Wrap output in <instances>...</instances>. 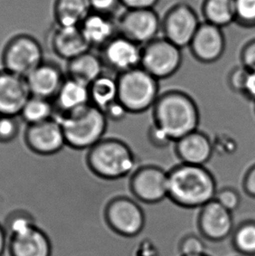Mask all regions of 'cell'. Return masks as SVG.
Returning <instances> with one entry per match:
<instances>
[{"label": "cell", "instance_id": "10", "mask_svg": "<svg viewBox=\"0 0 255 256\" xmlns=\"http://www.w3.org/2000/svg\"><path fill=\"white\" fill-rule=\"evenodd\" d=\"M196 10L186 3H178L162 18L164 38L182 49L189 46L201 24Z\"/></svg>", "mask_w": 255, "mask_h": 256}, {"label": "cell", "instance_id": "4", "mask_svg": "<svg viewBox=\"0 0 255 256\" xmlns=\"http://www.w3.org/2000/svg\"><path fill=\"white\" fill-rule=\"evenodd\" d=\"M58 120L62 126L66 146L76 150L91 149L102 140L108 121L104 111L93 104Z\"/></svg>", "mask_w": 255, "mask_h": 256}, {"label": "cell", "instance_id": "6", "mask_svg": "<svg viewBox=\"0 0 255 256\" xmlns=\"http://www.w3.org/2000/svg\"><path fill=\"white\" fill-rule=\"evenodd\" d=\"M6 239L14 256H50L51 246L44 232L23 212H15L4 226Z\"/></svg>", "mask_w": 255, "mask_h": 256}, {"label": "cell", "instance_id": "18", "mask_svg": "<svg viewBox=\"0 0 255 256\" xmlns=\"http://www.w3.org/2000/svg\"><path fill=\"white\" fill-rule=\"evenodd\" d=\"M26 80L32 96L54 100L66 76L56 63L44 60Z\"/></svg>", "mask_w": 255, "mask_h": 256}, {"label": "cell", "instance_id": "24", "mask_svg": "<svg viewBox=\"0 0 255 256\" xmlns=\"http://www.w3.org/2000/svg\"><path fill=\"white\" fill-rule=\"evenodd\" d=\"M52 10L56 24L76 28L92 12L88 0H56Z\"/></svg>", "mask_w": 255, "mask_h": 256}, {"label": "cell", "instance_id": "13", "mask_svg": "<svg viewBox=\"0 0 255 256\" xmlns=\"http://www.w3.org/2000/svg\"><path fill=\"white\" fill-rule=\"evenodd\" d=\"M141 46L124 36L118 34L100 49V58L104 66L111 72L126 73L141 66Z\"/></svg>", "mask_w": 255, "mask_h": 256}, {"label": "cell", "instance_id": "27", "mask_svg": "<svg viewBox=\"0 0 255 256\" xmlns=\"http://www.w3.org/2000/svg\"><path fill=\"white\" fill-rule=\"evenodd\" d=\"M20 116L28 125L37 124L56 118L54 102L32 96L26 102Z\"/></svg>", "mask_w": 255, "mask_h": 256}, {"label": "cell", "instance_id": "3", "mask_svg": "<svg viewBox=\"0 0 255 256\" xmlns=\"http://www.w3.org/2000/svg\"><path fill=\"white\" fill-rule=\"evenodd\" d=\"M86 163L92 172L106 180L124 178L138 169L130 146L116 138L102 139L88 150Z\"/></svg>", "mask_w": 255, "mask_h": 256}, {"label": "cell", "instance_id": "26", "mask_svg": "<svg viewBox=\"0 0 255 256\" xmlns=\"http://www.w3.org/2000/svg\"><path fill=\"white\" fill-rule=\"evenodd\" d=\"M90 94L91 104L104 110L118 100V77L104 74L90 85Z\"/></svg>", "mask_w": 255, "mask_h": 256}, {"label": "cell", "instance_id": "17", "mask_svg": "<svg viewBox=\"0 0 255 256\" xmlns=\"http://www.w3.org/2000/svg\"><path fill=\"white\" fill-rule=\"evenodd\" d=\"M31 96L26 78L6 70L0 71V116H20Z\"/></svg>", "mask_w": 255, "mask_h": 256}, {"label": "cell", "instance_id": "37", "mask_svg": "<svg viewBox=\"0 0 255 256\" xmlns=\"http://www.w3.org/2000/svg\"><path fill=\"white\" fill-rule=\"evenodd\" d=\"M102 111H104L108 120L113 122H119L124 120L126 118L128 113L124 106L119 102V100H116L114 102L111 104L110 106H108Z\"/></svg>", "mask_w": 255, "mask_h": 256}, {"label": "cell", "instance_id": "21", "mask_svg": "<svg viewBox=\"0 0 255 256\" xmlns=\"http://www.w3.org/2000/svg\"><path fill=\"white\" fill-rule=\"evenodd\" d=\"M52 102L56 108V118H65L91 104L90 86L66 76Z\"/></svg>", "mask_w": 255, "mask_h": 256}, {"label": "cell", "instance_id": "23", "mask_svg": "<svg viewBox=\"0 0 255 256\" xmlns=\"http://www.w3.org/2000/svg\"><path fill=\"white\" fill-rule=\"evenodd\" d=\"M104 68L100 56L88 51L69 60L66 74L71 79L90 86L104 74Z\"/></svg>", "mask_w": 255, "mask_h": 256}, {"label": "cell", "instance_id": "33", "mask_svg": "<svg viewBox=\"0 0 255 256\" xmlns=\"http://www.w3.org/2000/svg\"><path fill=\"white\" fill-rule=\"evenodd\" d=\"M249 70L245 66H235L228 76V85L235 93L244 94L246 84L248 77Z\"/></svg>", "mask_w": 255, "mask_h": 256}, {"label": "cell", "instance_id": "2", "mask_svg": "<svg viewBox=\"0 0 255 256\" xmlns=\"http://www.w3.org/2000/svg\"><path fill=\"white\" fill-rule=\"evenodd\" d=\"M154 124L166 132L172 142L198 130L200 114L192 98L178 90L160 94L153 107Z\"/></svg>", "mask_w": 255, "mask_h": 256}, {"label": "cell", "instance_id": "29", "mask_svg": "<svg viewBox=\"0 0 255 256\" xmlns=\"http://www.w3.org/2000/svg\"><path fill=\"white\" fill-rule=\"evenodd\" d=\"M235 23L242 28H255V0H235Z\"/></svg>", "mask_w": 255, "mask_h": 256}, {"label": "cell", "instance_id": "22", "mask_svg": "<svg viewBox=\"0 0 255 256\" xmlns=\"http://www.w3.org/2000/svg\"><path fill=\"white\" fill-rule=\"evenodd\" d=\"M80 28L90 48L100 50L119 34L118 20L116 17L94 12L83 21Z\"/></svg>", "mask_w": 255, "mask_h": 256}, {"label": "cell", "instance_id": "8", "mask_svg": "<svg viewBox=\"0 0 255 256\" xmlns=\"http://www.w3.org/2000/svg\"><path fill=\"white\" fill-rule=\"evenodd\" d=\"M182 60V49L164 37H158L142 48L140 66L158 80L175 74Z\"/></svg>", "mask_w": 255, "mask_h": 256}, {"label": "cell", "instance_id": "35", "mask_svg": "<svg viewBox=\"0 0 255 256\" xmlns=\"http://www.w3.org/2000/svg\"><path fill=\"white\" fill-rule=\"evenodd\" d=\"M148 136L150 142L156 148H166L172 142L166 132L154 124L150 128Z\"/></svg>", "mask_w": 255, "mask_h": 256}, {"label": "cell", "instance_id": "32", "mask_svg": "<svg viewBox=\"0 0 255 256\" xmlns=\"http://www.w3.org/2000/svg\"><path fill=\"white\" fill-rule=\"evenodd\" d=\"M182 256H198L206 254V244L198 236L190 234L184 238L180 244Z\"/></svg>", "mask_w": 255, "mask_h": 256}, {"label": "cell", "instance_id": "36", "mask_svg": "<svg viewBox=\"0 0 255 256\" xmlns=\"http://www.w3.org/2000/svg\"><path fill=\"white\" fill-rule=\"evenodd\" d=\"M242 65L249 71H255V38L248 42L240 52Z\"/></svg>", "mask_w": 255, "mask_h": 256}, {"label": "cell", "instance_id": "39", "mask_svg": "<svg viewBox=\"0 0 255 256\" xmlns=\"http://www.w3.org/2000/svg\"><path fill=\"white\" fill-rule=\"evenodd\" d=\"M243 188L246 194L255 198V164L246 173L243 180Z\"/></svg>", "mask_w": 255, "mask_h": 256}, {"label": "cell", "instance_id": "7", "mask_svg": "<svg viewBox=\"0 0 255 256\" xmlns=\"http://www.w3.org/2000/svg\"><path fill=\"white\" fill-rule=\"evenodd\" d=\"M44 62L40 43L31 35L18 34L7 42L2 54L4 70L26 77Z\"/></svg>", "mask_w": 255, "mask_h": 256}, {"label": "cell", "instance_id": "19", "mask_svg": "<svg viewBox=\"0 0 255 256\" xmlns=\"http://www.w3.org/2000/svg\"><path fill=\"white\" fill-rule=\"evenodd\" d=\"M49 42L52 52L68 62L91 49L80 28L76 26H62L56 24L50 32Z\"/></svg>", "mask_w": 255, "mask_h": 256}, {"label": "cell", "instance_id": "12", "mask_svg": "<svg viewBox=\"0 0 255 256\" xmlns=\"http://www.w3.org/2000/svg\"><path fill=\"white\" fill-rule=\"evenodd\" d=\"M130 190L145 204H158L168 198V172L160 167L146 166L131 175Z\"/></svg>", "mask_w": 255, "mask_h": 256}, {"label": "cell", "instance_id": "11", "mask_svg": "<svg viewBox=\"0 0 255 256\" xmlns=\"http://www.w3.org/2000/svg\"><path fill=\"white\" fill-rule=\"evenodd\" d=\"M105 214L111 228L126 239L138 236L144 228V212L130 198H112L106 206Z\"/></svg>", "mask_w": 255, "mask_h": 256}, {"label": "cell", "instance_id": "34", "mask_svg": "<svg viewBox=\"0 0 255 256\" xmlns=\"http://www.w3.org/2000/svg\"><path fill=\"white\" fill-rule=\"evenodd\" d=\"M91 10L97 14L116 17L122 6L121 0H88Z\"/></svg>", "mask_w": 255, "mask_h": 256}, {"label": "cell", "instance_id": "28", "mask_svg": "<svg viewBox=\"0 0 255 256\" xmlns=\"http://www.w3.org/2000/svg\"><path fill=\"white\" fill-rule=\"evenodd\" d=\"M232 246L246 256H255V222H242L232 232Z\"/></svg>", "mask_w": 255, "mask_h": 256}, {"label": "cell", "instance_id": "9", "mask_svg": "<svg viewBox=\"0 0 255 256\" xmlns=\"http://www.w3.org/2000/svg\"><path fill=\"white\" fill-rule=\"evenodd\" d=\"M119 34L144 46L158 38L162 18L155 9H125L118 18Z\"/></svg>", "mask_w": 255, "mask_h": 256}, {"label": "cell", "instance_id": "41", "mask_svg": "<svg viewBox=\"0 0 255 256\" xmlns=\"http://www.w3.org/2000/svg\"><path fill=\"white\" fill-rule=\"evenodd\" d=\"M6 244V232L3 228L0 226V256L3 254L4 248Z\"/></svg>", "mask_w": 255, "mask_h": 256}, {"label": "cell", "instance_id": "30", "mask_svg": "<svg viewBox=\"0 0 255 256\" xmlns=\"http://www.w3.org/2000/svg\"><path fill=\"white\" fill-rule=\"evenodd\" d=\"M20 130V121L17 116H0V142L8 144L17 138Z\"/></svg>", "mask_w": 255, "mask_h": 256}, {"label": "cell", "instance_id": "14", "mask_svg": "<svg viewBox=\"0 0 255 256\" xmlns=\"http://www.w3.org/2000/svg\"><path fill=\"white\" fill-rule=\"evenodd\" d=\"M24 140L32 152L42 156L56 154L66 146L62 126L56 118L37 124L28 125Z\"/></svg>", "mask_w": 255, "mask_h": 256}, {"label": "cell", "instance_id": "42", "mask_svg": "<svg viewBox=\"0 0 255 256\" xmlns=\"http://www.w3.org/2000/svg\"><path fill=\"white\" fill-rule=\"evenodd\" d=\"M209 256L206 254H198V256Z\"/></svg>", "mask_w": 255, "mask_h": 256}, {"label": "cell", "instance_id": "15", "mask_svg": "<svg viewBox=\"0 0 255 256\" xmlns=\"http://www.w3.org/2000/svg\"><path fill=\"white\" fill-rule=\"evenodd\" d=\"M198 224L204 238L210 242L224 240L234 230L232 212L215 200L200 208Z\"/></svg>", "mask_w": 255, "mask_h": 256}, {"label": "cell", "instance_id": "31", "mask_svg": "<svg viewBox=\"0 0 255 256\" xmlns=\"http://www.w3.org/2000/svg\"><path fill=\"white\" fill-rule=\"evenodd\" d=\"M214 200L232 212L236 211L242 203V198L240 194L235 189L230 187L218 190Z\"/></svg>", "mask_w": 255, "mask_h": 256}, {"label": "cell", "instance_id": "40", "mask_svg": "<svg viewBox=\"0 0 255 256\" xmlns=\"http://www.w3.org/2000/svg\"><path fill=\"white\" fill-rule=\"evenodd\" d=\"M243 94L255 102V71H249L245 91Z\"/></svg>", "mask_w": 255, "mask_h": 256}, {"label": "cell", "instance_id": "1", "mask_svg": "<svg viewBox=\"0 0 255 256\" xmlns=\"http://www.w3.org/2000/svg\"><path fill=\"white\" fill-rule=\"evenodd\" d=\"M217 192L215 178L204 166L181 163L168 172V198L181 208H203Z\"/></svg>", "mask_w": 255, "mask_h": 256}, {"label": "cell", "instance_id": "38", "mask_svg": "<svg viewBox=\"0 0 255 256\" xmlns=\"http://www.w3.org/2000/svg\"><path fill=\"white\" fill-rule=\"evenodd\" d=\"M124 9H154L159 0H121Z\"/></svg>", "mask_w": 255, "mask_h": 256}, {"label": "cell", "instance_id": "16", "mask_svg": "<svg viewBox=\"0 0 255 256\" xmlns=\"http://www.w3.org/2000/svg\"><path fill=\"white\" fill-rule=\"evenodd\" d=\"M189 48L193 57L200 62L210 64L217 62L226 49V38L222 28L204 21Z\"/></svg>", "mask_w": 255, "mask_h": 256}, {"label": "cell", "instance_id": "20", "mask_svg": "<svg viewBox=\"0 0 255 256\" xmlns=\"http://www.w3.org/2000/svg\"><path fill=\"white\" fill-rule=\"evenodd\" d=\"M175 142V152L181 163L204 166L212 156L214 146L210 139L198 130Z\"/></svg>", "mask_w": 255, "mask_h": 256}, {"label": "cell", "instance_id": "5", "mask_svg": "<svg viewBox=\"0 0 255 256\" xmlns=\"http://www.w3.org/2000/svg\"><path fill=\"white\" fill-rule=\"evenodd\" d=\"M118 100L128 113L140 114L154 107L158 99V80L141 66L118 76Z\"/></svg>", "mask_w": 255, "mask_h": 256}, {"label": "cell", "instance_id": "25", "mask_svg": "<svg viewBox=\"0 0 255 256\" xmlns=\"http://www.w3.org/2000/svg\"><path fill=\"white\" fill-rule=\"evenodd\" d=\"M201 12L206 22L222 29L235 23V0H204Z\"/></svg>", "mask_w": 255, "mask_h": 256}]
</instances>
